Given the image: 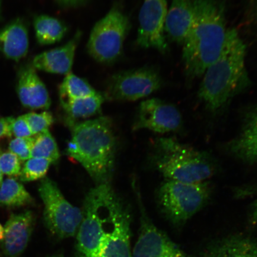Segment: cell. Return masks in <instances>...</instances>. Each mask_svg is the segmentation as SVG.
Returning <instances> with one entry per match:
<instances>
[{
	"label": "cell",
	"instance_id": "6da1fadb",
	"mask_svg": "<svg viewBox=\"0 0 257 257\" xmlns=\"http://www.w3.org/2000/svg\"><path fill=\"white\" fill-rule=\"evenodd\" d=\"M195 21L184 42L182 62L186 76L201 78L222 51L227 36L226 15L218 0H193Z\"/></svg>",
	"mask_w": 257,
	"mask_h": 257
},
{
	"label": "cell",
	"instance_id": "7a4b0ae2",
	"mask_svg": "<svg viewBox=\"0 0 257 257\" xmlns=\"http://www.w3.org/2000/svg\"><path fill=\"white\" fill-rule=\"evenodd\" d=\"M245 56V45L237 31L228 29L222 51L205 70L198 91V97L208 110H220L248 87Z\"/></svg>",
	"mask_w": 257,
	"mask_h": 257
},
{
	"label": "cell",
	"instance_id": "3957f363",
	"mask_svg": "<svg viewBox=\"0 0 257 257\" xmlns=\"http://www.w3.org/2000/svg\"><path fill=\"white\" fill-rule=\"evenodd\" d=\"M115 146L110 120L99 117L72 125L66 154L82 166L96 185L110 184Z\"/></svg>",
	"mask_w": 257,
	"mask_h": 257
},
{
	"label": "cell",
	"instance_id": "277c9868",
	"mask_svg": "<svg viewBox=\"0 0 257 257\" xmlns=\"http://www.w3.org/2000/svg\"><path fill=\"white\" fill-rule=\"evenodd\" d=\"M121 201L110 184L97 185L86 195L76 234L78 257H101L105 234Z\"/></svg>",
	"mask_w": 257,
	"mask_h": 257
},
{
	"label": "cell",
	"instance_id": "5b68a950",
	"mask_svg": "<svg viewBox=\"0 0 257 257\" xmlns=\"http://www.w3.org/2000/svg\"><path fill=\"white\" fill-rule=\"evenodd\" d=\"M155 162L167 181L204 182L214 175L216 170L213 159L208 154L172 138L157 141Z\"/></svg>",
	"mask_w": 257,
	"mask_h": 257
},
{
	"label": "cell",
	"instance_id": "8992f818",
	"mask_svg": "<svg viewBox=\"0 0 257 257\" xmlns=\"http://www.w3.org/2000/svg\"><path fill=\"white\" fill-rule=\"evenodd\" d=\"M210 195V186L206 182L167 181L159 189L158 200L161 210L170 223L181 227L205 206Z\"/></svg>",
	"mask_w": 257,
	"mask_h": 257
},
{
	"label": "cell",
	"instance_id": "52a82bcc",
	"mask_svg": "<svg viewBox=\"0 0 257 257\" xmlns=\"http://www.w3.org/2000/svg\"><path fill=\"white\" fill-rule=\"evenodd\" d=\"M40 196L44 204V223L58 239L76 236L82 220V211L74 206L64 197L55 182L45 177L41 179Z\"/></svg>",
	"mask_w": 257,
	"mask_h": 257
},
{
	"label": "cell",
	"instance_id": "ba28073f",
	"mask_svg": "<svg viewBox=\"0 0 257 257\" xmlns=\"http://www.w3.org/2000/svg\"><path fill=\"white\" fill-rule=\"evenodd\" d=\"M130 29V19L119 5L113 6L93 28L87 44L89 54L99 63L114 62L121 55Z\"/></svg>",
	"mask_w": 257,
	"mask_h": 257
},
{
	"label": "cell",
	"instance_id": "9c48e42d",
	"mask_svg": "<svg viewBox=\"0 0 257 257\" xmlns=\"http://www.w3.org/2000/svg\"><path fill=\"white\" fill-rule=\"evenodd\" d=\"M162 83L159 73L152 68L127 70L109 79L104 96L109 100L135 101L152 94Z\"/></svg>",
	"mask_w": 257,
	"mask_h": 257
},
{
	"label": "cell",
	"instance_id": "30bf717a",
	"mask_svg": "<svg viewBox=\"0 0 257 257\" xmlns=\"http://www.w3.org/2000/svg\"><path fill=\"white\" fill-rule=\"evenodd\" d=\"M166 0H144L139 15L137 43L144 48H154L165 53L169 47L165 32L168 14Z\"/></svg>",
	"mask_w": 257,
	"mask_h": 257
},
{
	"label": "cell",
	"instance_id": "8fae6325",
	"mask_svg": "<svg viewBox=\"0 0 257 257\" xmlns=\"http://www.w3.org/2000/svg\"><path fill=\"white\" fill-rule=\"evenodd\" d=\"M141 206L139 236L134 246L133 257H191L159 229Z\"/></svg>",
	"mask_w": 257,
	"mask_h": 257
},
{
	"label": "cell",
	"instance_id": "7c38bea8",
	"mask_svg": "<svg viewBox=\"0 0 257 257\" xmlns=\"http://www.w3.org/2000/svg\"><path fill=\"white\" fill-rule=\"evenodd\" d=\"M182 121L181 112L175 105L158 98H151L140 104L134 128L164 134L178 130Z\"/></svg>",
	"mask_w": 257,
	"mask_h": 257
},
{
	"label": "cell",
	"instance_id": "4fadbf2b",
	"mask_svg": "<svg viewBox=\"0 0 257 257\" xmlns=\"http://www.w3.org/2000/svg\"><path fill=\"white\" fill-rule=\"evenodd\" d=\"M36 218L31 211L12 214L5 226V234L0 242V257H21L34 232Z\"/></svg>",
	"mask_w": 257,
	"mask_h": 257
},
{
	"label": "cell",
	"instance_id": "5bb4252c",
	"mask_svg": "<svg viewBox=\"0 0 257 257\" xmlns=\"http://www.w3.org/2000/svg\"><path fill=\"white\" fill-rule=\"evenodd\" d=\"M131 215L122 201L115 211L102 244L101 257H133Z\"/></svg>",
	"mask_w": 257,
	"mask_h": 257
},
{
	"label": "cell",
	"instance_id": "9a60e30c",
	"mask_svg": "<svg viewBox=\"0 0 257 257\" xmlns=\"http://www.w3.org/2000/svg\"><path fill=\"white\" fill-rule=\"evenodd\" d=\"M17 81L16 91L24 107L32 110L50 107L49 93L32 64L21 67Z\"/></svg>",
	"mask_w": 257,
	"mask_h": 257
},
{
	"label": "cell",
	"instance_id": "2e32d148",
	"mask_svg": "<svg viewBox=\"0 0 257 257\" xmlns=\"http://www.w3.org/2000/svg\"><path fill=\"white\" fill-rule=\"evenodd\" d=\"M80 35L78 32L64 46L38 54L34 57L32 65L35 69L41 71L68 75L71 73Z\"/></svg>",
	"mask_w": 257,
	"mask_h": 257
},
{
	"label": "cell",
	"instance_id": "e0dca14e",
	"mask_svg": "<svg viewBox=\"0 0 257 257\" xmlns=\"http://www.w3.org/2000/svg\"><path fill=\"white\" fill-rule=\"evenodd\" d=\"M194 21L193 0H172L166 15L165 32L170 40L183 45L190 34Z\"/></svg>",
	"mask_w": 257,
	"mask_h": 257
},
{
	"label": "cell",
	"instance_id": "ac0fdd59",
	"mask_svg": "<svg viewBox=\"0 0 257 257\" xmlns=\"http://www.w3.org/2000/svg\"><path fill=\"white\" fill-rule=\"evenodd\" d=\"M30 39L24 19H14L0 29V53L9 60L19 62L27 55Z\"/></svg>",
	"mask_w": 257,
	"mask_h": 257
},
{
	"label": "cell",
	"instance_id": "d6986e66",
	"mask_svg": "<svg viewBox=\"0 0 257 257\" xmlns=\"http://www.w3.org/2000/svg\"><path fill=\"white\" fill-rule=\"evenodd\" d=\"M229 147L230 153L243 162L257 163V107L247 115L242 131Z\"/></svg>",
	"mask_w": 257,
	"mask_h": 257
},
{
	"label": "cell",
	"instance_id": "ffe728a7",
	"mask_svg": "<svg viewBox=\"0 0 257 257\" xmlns=\"http://www.w3.org/2000/svg\"><path fill=\"white\" fill-rule=\"evenodd\" d=\"M204 257H249L246 237L239 234L224 237L209 243Z\"/></svg>",
	"mask_w": 257,
	"mask_h": 257
},
{
	"label": "cell",
	"instance_id": "44dd1931",
	"mask_svg": "<svg viewBox=\"0 0 257 257\" xmlns=\"http://www.w3.org/2000/svg\"><path fill=\"white\" fill-rule=\"evenodd\" d=\"M34 27L37 41L41 46H48L60 41L67 31L65 24L59 19L44 15L34 18Z\"/></svg>",
	"mask_w": 257,
	"mask_h": 257
},
{
	"label": "cell",
	"instance_id": "7402d4cb",
	"mask_svg": "<svg viewBox=\"0 0 257 257\" xmlns=\"http://www.w3.org/2000/svg\"><path fill=\"white\" fill-rule=\"evenodd\" d=\"M104 100L100 93L87 97L73 99H60L61 105L66 113L72 119L93 116L101 110Z\"/></svg>",
	"mask_w": 257,
	"mask_h": 257
},
{
	"label": "cell",
	"instance_id": "603a6c76",
	"mask_svg": "<svg viewBox=\"0 0 257 257\" xmlns=\"http://www.w3.org/2000/svg\"><path fill=\"white\" fill-rule=\"evenodd\" d=\"M33 203V198L21 182L14 178L3 180L0 185V205L15 208Z\"/></svg>",
	"mask_w": 257,
	"mask_h": 257
},
{
	"label": "cell",
	"instance_id": "cb8c5ba5",
	"mask_svg": "<svg viewBox=\"0 0 257 257\" xmlns=\"http://www.w3.org/2000/svg\"><path fill=\"white\" fill-rule=\"evenodd\" d=\"M97 92L86 80L72 73L66 75L59 87L60 99H63L87 97Z\"/></svg>",
	"mask_w": 257,
	"mask_h": 257
},
{
	"label": "cell",
	"instance_id": "d4e9b609",
	"mask_svg": "<svg viewBox=\"0 0 257 257\" xmlns=\"http://www.w3.org/2000/svg\"><path fill=\"white\" fill-rule=\"evenodd\" d=\"M34 137L31 157L48 159L53 164L56 163L60 154L56 141L50 131L36 135Z\"/></svg>",
	"mask_w": 257,
	"mask_h": 257
},
{
	"label": "cell",
	"instance_id": "484cf974",
	"mask_svg": "<svg viewBox=\"0 0 257 257\" xmlns=\"http://www.w3.org/2000/svg\"><path fill=\"white\" fill-rule=\"evenodd\" d=\"M51 164H53L52 162L48 159L31 157L25 161L19 176V179L23 182L43 179L46 177Z\"/></svg>",
	"mask_w": 257,
	"mask_h": 257
},
{
	"label": "cell",
	"instance_id": "4316f807",
	"mask_svg": "<svg viewBox=\"0 0 257 257\" xmlns=\"http://www.w3.org/2000/svg\"><path fill=\"white\" fill-rule=\"evenodd\" d=\"M25 115L33 136L49 131L54 121L53 115L49 111H43L40 113L31 112Z\"/></svg>",
	"mask_w": 257,
	"mask_h": 257
},
{
	"label": "cell",
	"instance_id": "83f0119b",
	"mask_svg": "<svg viewBox=\"0 0 257 257\" xmlns=\"http://www.w3.org/2000/svg\"><path fill=\"white\" fill-rule=\"evenodd\" d=\"M34 138V136L29 138H15L9 143V152L15 154L21 161L30 159Z\"/></svg>",
	"mask_w": 257,
	"mask_h": 257
},
{
	"label": "cell",
	"instance_id": "f1b7e54d",
	"mask_svg": "<svg viewBox=\"0 0 257 257\" xmlns=\"http://www.w3.org/2000/svg\"><path fill=\"white\" fill-rule=\"evenodd\" d=\"M21 161L11 152L0 154V168L3 175L8 176L18 177L21 174Z\"/></svg>",
	"mask_w": 257,
	"mask_h": 257
},
{
	"label": "cell",
	"instance_id": "f546056e",
	"mask_svg": "<svg viewBox=\"0 0 257 257\" xmlns=\"http://www.w3.org/2000/svg\"><path fill=\"white\" fill-rule=\"evenodd\" d=\"M12 131L13 136L15 138H29L34 136L25 114L15 118L12 124Z\"/></svg>",
	"mask_w": 257,
	"mask_h": 257
},
{
	"label": "cell",
	"instance_id": "4dcf8cb0",
	"mask_svg": "<svg viewBox=\"0 0 257 257\" xmlns=\"http://www.w3.org/2000/svg\"><path fill=\"white\" fill-rule=\"evenodd\" d=\"M14 119V117H0V141L13 136L12 127Z\"/></svg>",
	"mask_w": 257,
	"mask_h": 257
},
{
	"label": "cell",
	"instance_id": "1f68e13d",
	"mask_svg": "<svg viewBox=\"0 0 257 257\" xmlns=\"http://www.w3.org/2000/svg\"><path fill=\"white\" fill-rule=\"evenodd\" d=\"M245 15L248 24L257 28V0H248Z\"/></svg>",
	"mask_w": 257,
	"mask_h": 257
},
{
	"label": "cell",
	"instance_id": "d6a6232c",
	"mask_svg": "<svg viewBox=\"0 0 257 257\" xmlns=\"http://www.w3.org/2000/svg\"><path fill=\"white\" fill-rule=\"evenodd\" d=\"M246 246L249 257H257V242L256 241L246 237Z\"/></svg>",
	"mask_w": 257,
	"mask_h": 257
},
{
	"label": "cell",
	"instance_id": "836d02e7",
	"mask_svg": "<svg viewBox=\"0 0 257 257\" xmlns=\"http://www.w3.org/2000/svg\"><path fill=\"white\" fill-rule=\"evenodd\" d=\"M86 0H56L60 6L64 8H73L81 5Z\"/></svg>",
	"mask_w": 257,
	"mask_h": 257
},
{
	"label": "cell",
	"instance_id": "e575fe53",
	"mask_svg": "<svg viewBox=\"0 0 257 257\" xmlns=\"http://www.w3.org/2000/svg\"><path fill=\"white\" fill-rule=\"evenodd\" d=\"M249 220L252 225L257 223V200L252 205L251 211H250Z\"/></svg>",
	"mask_w": 257,
	"mask_h": 257
},
{
	"label": "cell",
	"instance_id": "d590c367",
	"mask_svg": "<svg viewBox=\"0 0 257 257\" xmlns=\"http://www.w3.org/2000/svg\"><path fill=\"white\" fill-rule=\"evenodd\" d=\"M5 234V228L2 226L1 224H0V242L3 239V237H4Z\"/></svg>",
	"mask_w": 257,
	"mask_h": 257
},
{
	"label": "cell",
	"instance_id": "8d00e7d4",
	"mask_svg": "<svg viewBox=\"0 0 257 257\" xmlns=\"http://www.w3.org/2000/svg\"><path fill=\"white\" fill-rule=\"evenodd\" d=\"M3 0H0V21L2 20V8Z\"/></svg>",
	"mask_w": 257,
	"mask_h": 257
},
{
	"label": "cell",
	"instance_id": "74e56055",
	"mask_svg": "<svg viewBox=\"0 0 257 257\" xmlns=\"http://www.w3.org/2000/svg\"><path fill=\"white\" fill-rule=\"evenodd\" d=\"M2 153V150L0 149V154ZM3 181V173L2 171L1 168H0V185H2Z\"/></svg>",
	"mask_w": 257,
	"mask_h": 257
},
{
	"label": "cell",
	"instance_id": "f35d334b",
	"mask_svg": "<svg viewBox=\"0 0 257 257\" xmlns=\"http://www.w3.org/2000/svg\"><path fill=\"white\" fill-rule=\"evenodd\" d=\"M47 257H64L61 254H56V255H53L51 256H48Z\"/></svg>",
	"mask_w": 257,
	"mask_h": 257
}]
</instances>
